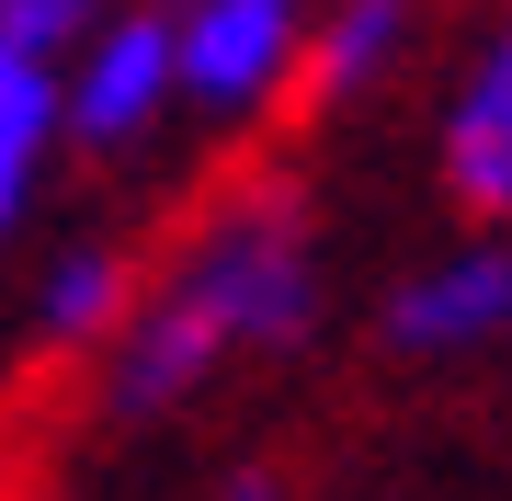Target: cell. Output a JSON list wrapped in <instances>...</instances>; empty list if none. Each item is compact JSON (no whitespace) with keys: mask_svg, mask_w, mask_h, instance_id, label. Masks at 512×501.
Here are the masks:
<instances>
[{"mask_svg":"<svg viewBox=\"0 0 512 501\" xmlns=\"http://www.w3.org/2000/svg\"><path fill=\"white\" fill-rule=\"evenodd\" d=\"M330 319V240L296 183H228L205 217L137 274L126 331L92 353V410L114 433H148L194 410L239 365H285Z\"/></svg>","mask_w":512,"mask_h":501,"instance_id":"6da1fadb","label":"cell"},{"mask_svg":"<svg viewBox=\"0 0 512 501\" xmlns=\"http://www.w3.org/2000/svg\"><path fill=\"white\" fill-rule=\"evenodd\" d=\"M319 0H160L183 126H274L296 103V46Z\"/></svg>","mask_w":512,"mask_h":501,"instance_id":"7a4b0ae2","label":"cell"},{"mask_svg":"<svg viewBox=\"0 0 512 501\" xmlns=\"http://www.w3.org/2000/svg\"><path fill=\"white\" fill-rule=\"evenodd\" d=\"M183 126V80H171V23L160 0H114V12L57 57V137L80 160H137Z\"/></svg>","mask_w":512,"mask_h":501,"instance_id":"3957f363","label":"cell"},{"mask_svg":"<svg viewBox=\"0 0 512 501\" xmlns=\"http://www.w3.org/2000/svg\"><path fill=\"white\" fill-rule=\"evenodd\" d=\"M376 342L399 365H478V353L512 342V228H478L444 251H421L376 308Z\"/></svg>","mask_w":512,"mask_h":501,"instance_id":"277c9868","label":"cell"},{"mask_svg":"<svg viewBox=\"0 0 512 501\" xmlns=\"http://www.w3.org/2000/svg\"><path fill=\"white\" fill-rule=\"evenodd\" d=\"M433 171L456 194V217L512 228V12L467 46V69L433 103Z\"/></svg>","mask_w":512,"mask_h":501,"instance_id":"5b68a950","label":"cell"},{"mask_svg":"<svg viewBox=\"0 0 512 501\" xmlns=\"http://www.w3.org/2000/svg\"><path fill=\"white\" fill-rule=\"evenodd\" d=\"M421 46V0H319L308 46H296V103L308 114H353L410 69Z\"/></svg>","mask_w":512,"mask_h":501,"instance_id":"8992f818","label":"cell"},{"mask_svg":"<svg viewBox=\"0 0 512 501\" xmlns=\"http://www.w3.org/2000/svg\"><path fill=\"white\" fill-rule=\"evenodd\" d=\"M137 274L148 262L114 240V228H69V240L35 262V285H23V331L46 353H103L126 331V308H137Z\"/></svg>","mask_w":512,"mask_h":501,"instance_id":"52a82bcc","label":"cell"},{"mask_svg":"<svg viewBox=\"0 0 512 501\" xmlns=\"http://www.w3.org/2000/svg\"><path fill=\"white\" fill-rule=\"evenodd\" d=\"M57 149H69V137H57V57L0 46V251L35 228Z\"/></svg>","mask_w":512,"mask_h":501,"instance_id":"ba28073f","label":"cell"},{"mask_svg":"<svg viewBox=\"0 0 512 501\" xmlns=\"http://www.w3.org/2000/svg\"><path fill=\"white\" fill-rule=\"evenodd\" d=\"M103 12H114V0H0V46H23V57H69Z\"/></svg>","mask_w":512,"mask_h":501,"instance_id":"9c48e42d","label":"cell"},{"mask_svg":"<svg viewBox=\"0 0 512 501\" xmlns=\"http://www.w3.org/2000/svg\"><path fill=\"white\" fill-rule=\"evenodd\" d=\"M217 501H296V490H285V467H239V479H228Z\"/></svg>","mask_w":512,"mask_h":501,"instance_id":"30bf717a","label":"cell"}]
</instances>
